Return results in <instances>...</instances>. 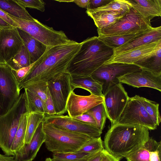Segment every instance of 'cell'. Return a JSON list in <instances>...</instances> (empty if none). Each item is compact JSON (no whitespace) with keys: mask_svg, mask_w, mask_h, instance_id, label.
I'll list each match as a JSON object with an SVG mask.
<instances>
[{"mask_svg":"<svg viewBox=\"0 0 161 161\" xmlns=\"http://www.w3.org/2000/svg\"><path fill=\"white\" fill-rule=\"evenodd\" d=\"M83 42L71 40L63 44L47 46L45 52L34 63L19 84L21 89L31 84L47 82L58 75L67 71L68 67L79 50Z\"/></svg>","mask_w":161,"mask_h":161,"instance_id":"6da1fadb","label":"cell"},{"mask_svg":"<svg viewBox=\"0 0 161 161\" xmlns=\"http://www.w3.org/2000/svg\"><path fill=\"white\" fill-rule=\"evenodd\" d=\"M149 138V130L143 126L116 123L111 125L105 135V149L121 159L138 150Z\"/></svg>","mask_w":161,"mask_h":161,"instance_id":"7a4b0ae2","label":"cell"},{"mask_svg":"<svg viewBox=\"0 0 161 161\" xmlns=\"http://www.w3.org/2000/svg\"><path fill=\"white\" fill-rule=\"evenodd\" d=\"M83 42L67 69L72 77L91 76L113 55V49L107 46L97 36L88 37Z\"/></svg>","mask_w":161,"mask_h":161,"instance_id":"3957f363","label":"cell"},{"mask_svg":"<svg viewBox=\"0 0 161 161\" xmlns=\"http://www.w3.org/2000/svg\"><path fill=\"white\" fill-rule=\"evenodd\" d=\"M46 147L53 153L73 152L93 138L43 120Z\"/></svg>","mask_w":161,"mask_h":161,"instance_id":"277c9868","label":"cell"},{"mask_svg":"<svg viewBox=\"0 0 161 161\" xmlns=\"http://www.w3.org/2000/svg\"><path fill=\"white\" fill-rule=\"evenodd\" d=\"M26 112L23 93L10 109L0 116V148L5 154L14 156L11 151L21 115Z\"/></svg>","mask_w":161,"mask_h":161,"instance_id":"5b68a950","label":"cell"},{"mask_svg":"<svg viewBox=\"0 0 161 161\" xmlns=\"http://www.w3.org/2000/svg\"><path fill=\"white\" fill-rule=\"evenodd\" d=\"M151 20L142 17L131 7L130 11L112 25L97 29L98 37L136 34L152 27Z\"/></svg>","mask_w":161,"mask_h":161,"instance_id":"8992f818","label":"cell"},{"mask_svg":"<svg viewBox=\"0 0 161 161\" xmlns=\"http://www.w3.org/2000/svg\"><path fill=\"white\" fill-rule=\"evenodd\" d=\"M8 15L16 23L18 28L47 46L60 45L71 41L63 31L55 30L36 19L33 20H28Z\"/></svg>","mask_w":161,"mask_h":161,"instance_id":"52a82bcc","label":"cell"},{"mask_svg":"<svg viewBox=\"0 0 161 161\" xmlns=\"http://www.w3.org/2000/svg\"><path fill=\"white\" fill-rule=\"evenodd\" d=\"M21 89L6 64L0 63V116L7 112L19 97Z\"/></svg>","mask_w":161,"mask_h":161,"instance_id":"ba28073f","label":"cell"},{"mask_svg":"<svg viewBox=\"0 0 161 161\" xmlns=\"http://www.w3.org/2000/svg\"><path fill=\"white\" fill-rule=\"evenodd\" d=\"M103 94L107 118L111 125L117 123L129 97L120 82L110 85Z\"/></svg>","mask_w":161,"mask_h":161,"instance_id":"9c48e42d","label":"cell"},{"mask_svg":"<svg viewBox=\"0 0 161 161\" xmlns=\"http://www.w3.org/2000/svg\"><path fill=\"white\" fill-rule=\"evenodd\" d=\"M118 123L139 125L148 130H154L157 127L145 109L141 97L137 95L129 97Z\"/></svg>","mask_w":161,"mask_h":161,"instance_id":"30bf717a","label":"cell"},{"mask_svg":"<svg viewBox=\"0 0 161 161\" xmlns=\"http://www.w3.org/2000/svg\"><path fill=\"white\" fill-rule=\"evenodd\" d=\"M134 64L114 63L103 64L95 71L91 77L102 86L103 94L109 86L119 82L118 78L127 73L140 70Z\"/></svg>","mask_w":161,"mask_h":161,"instance_id":"8fae6325","label":"cell"},{"mask_svg":"<svg viewBox=\"0 0 161 161\" xmlns=\"http://www.w3.org/2000/svg\"><path fill=\"white\" fill-rule=\"evenodd\" d=\"M71 75L67 71L61 73L47 82V86L52 97L56 114L62 115L67 111V101L72 90Z\"/></svg>","mask_w":161,"mask_h":161,"instance_id":"7c38bea8","label":"cell"},{"mask_svg":"<svg viewBox=\"0 0 161 161\" xmlns=\"http://www.w3.org/2000/svg\"><path fill=\"white\" fill-rule=\"evenodd\" d=\"M43 121L58 127L72 131L84 134L92 138L100 137L102 130L96 126L70 117L69 116L45 114Z\"/></svg>","mask_w":161,"mask_h":161,"instance_id":"4fadbf2b","label":"cell"},{"mask_svg":"<svg viewBox=\"0 0 161 161\" xmlns=\"http://www.w3.org/2000/svg\"><path fill=\"white\" fill-rule=\"evenodd\" d=\"M23 45L17 27L0 28V63L6 64L18 53Z\"/></svg>","mask_w":161,"mask_h":161,"instance_id":"5bb4252c","label":"cell"},{"mask_svg":"<svg viewBox=\"0 0 161 161\" xmlns=\"http://www.w3.org/2000/svg\"><path fill=\"white\" fill-rule=\"evenodd\" d=\"M103 97L91 94L88 96L76 94L73 91L68 98L66 109L68 116L73 118L86 113L96 106L103 103Z\"/></svg>","mask_w":161,"mask_h":161,"instance_id":"9a60e30c","label":"cell"},{"mask_svg":"<svg viewBox=\"0 0 161 161\" xmlns=\"http://www.w3.org/2000/svg\"><path fill=\"white\" fill-rule=\"evenodd\" d=\"M118 79L121 83L134 87H148L161 92V75L144 69L127 73Z\"/></svg>","mask_w":161,"mask_h":161,"instance_id":"2e32d148","label":"cell"},{"mask_svg":"<svg viewBox=\"0 0 161 161\" xmlns=\"http://www.w3.org/2000/svg\"><path fill=\"white\" fill-rule=\"evenodd\" d=\"M160 40L161 26L156 27H152L127 43L118 48L113 49V55L110 58L142 46Z\"/></svg>","mask_w":161,"mask_h":161,"instance_id":"e0dca14e","label":"cell"},{"mask_svg":"<svg viewBox=\"0 0 161 161\" xmlns=\"http://www.w3.org/2000/svg\"><path fill=\"white\" fill-rule=\"evenodd\" d=\"M45 136L43 130V121L41 122L29 144H25L14 156L16 161H32L36 157Z\"/></svg>","mask_w":161,"mask_h":161,"instance_id":"ac0fdd59","label":"cell"},{"mask_svg":"<svg viewBox=\"0 0 161 161\" xmlns=\"http://www.w3.org/2000/svg\"><path fill=\"white\" fill-rule=\"evenodd\" d=\"M153 42L110 58L104 64L114 63L133 64L134 63L152 53L160 41Z\"/></svg>","mask_w":161,"mask_h":161,"instance_id":"d6986e66","label":"cell"},{"mask_svg":"<svg viewBox=\"0 0 161 161\" xmlns=\"http://www.w3.org/2000/svg\"><path fill=\"white\" fill-rule=\"evenodd\" d=\"M132 7L142 17L151 20L161 16V0H128Z\"/></svg>","mask_w":161,"mask_h":161,"instance_id":"ffe728a7","label":"cell"},{"mask_svg":"<svg viewBox=\"0 0 161 161\" xmlns=\"http://www.w3.org/2000/svg\"><path fill=\"white\" fill-rule=\"evenodd\" d=\"M141 69L161 75V41L151 53L134 63Z\"/></svg>","mask_w":161,"mask_h":161,"instance_id":"44dd1931","label":"cell"},{"mask_svg":"<svg viewBox=\"0 0 161 161\" xmlns=\"http://www.w3.org/2000/svg\"><path fill=\"white\" fill-rule=\"evenodd\" d=\"M17 29L23 44L30 53L31 64H33L43 54L47 46L24 31Z\"/></svg>","mask_w":161,"mask_h":161,"instance_id":"7402d4cb","label":"cell"},{"mask_svg":"<svg viewBox=\"0 0 161 161\" xmlns=\"http://www.w3.org/2000/svg\"><path fill=\"white\" fill-rule=\"evenodd\" d=\"M70 83L72 90L80 88L89 92L96 96L103 97L102 85L94 80L91 76L72 77Z\"/></svg>","mask_w":161,"mask_h":161,"instance_id":"603a6c76","label":"cell"},{"mask_svg":"<svg viewBox=\"0 0 161 161\" xmlns=\"http://www.w3.org/2000/svg\"><path fill=\"white\" fill-rule=\"evenodd\" d=\"M86 13L92 19L98 30L112 25L124 16L117 12L92 13L86 10Z\"/></svg>","mask_w":161,"mask_h":161,"instance_id":"cb8c5ba5","label":"cell"},{"mask_svg":"<svg viewBox=\"0 0 161 161\" xmlns=\"http://www.w3.org/2000/svg\"><path fill=\"white\" fill-rule=\"evenodd\" d=\"M0 9L8 14L19 19L28 20L35 19L26 9L20 6L14 0H0Z\"/></svg>","mask_w":161,"mask_h":161,"instance_id":"d4e9b609","label":"cell"},{"mask_svg":"<svg viewBox=\"0 0 161 161\" xmlns=\"http://www.w3.org/2000/svg\"><path fill=\"white\" fill-rule=\"evenodd\" d=\"M24 89L23 96L27 112L39 113L45 114V103L34 93L26 88Z\"/></svg>","mask_w":161,"mask_h":161,"instance_id":"484cf974","label":"cell"},{"mask_svg":"<svg viewBox=\"0 0 161 161\" xmlns=\"http://www.w3.org/2000/svg\"><path fill=\"white\" fill-rule=\"evenodd\" d=\"M131 7L128 0H114L103 6L87 10L92 13L117 12L124 16L130 11Z\"/></svg>","mask_w":161,"mask_h":161,"instance_id":"4316f807","label":"cell"},{"mask_svg":"<svg viewBox=\"0 0 161 161\" xmlns=\"http://www.w3.org/2000/svg\"><path fill=\"white\" fill-rule=\"evenodd\" d=\"M28 113L25 112L20 116L18 127L11 148L14 156L25 144Z\"/></svg>","mask_w":161,"mask_h":161,"instance_id":"83f0119b","label":"cell"},{"mask_svg":"<svg viewBox=\"0 0 161 161\" xmlns=\"http://www.w3.org/2000/svg\"><path fill=\"white\" fill-rule=\"evenodd\" d=\"M6 64L14 70H18L31 64L30 53L24 44L18 53Z\"/></svg>","mask_w":161,"mask_h":161,"instance_id":"f1b7e54d","label":"cell"},{"mask_svg":"<svg viewBox=\"0 0 161 161\" xmlns=\"http://www.w3.org/2000/svg\"><path fill=\"white\" fill-rule=\"evenodd\" d=\"M45 116V114L39 113H28L25 144L29 143L39 124L43 120Z\"/></svg>","mask_w":161,"mask_h":161,"instance_id":"f546056e","label":"cell"},{"mask_svg":"<svg viewBox=\"0 0 161 161\" xmlns=\"http://www.w3.org/2000/svg\"><path fill=\"white\" fill-rule=\"evenodd\" d=\"M141 33L105 37H97L98 39L103 42L107 46L113 49H114L119 47L132 40Z\"/></svg>","mask_w":161,"mask_h":161,"instance_id":"4dcf8cb0","label":"cell"},{"mask_svg":"<svg viewBox=\"0 0 161 161\" xmlns=\"http://www.w3.org/2000/svg\"><path fill=\"white\" fill-rule=\"evenodd\" d=\"M96 153H53L52 159L54 161H86Z\"/></svg>","mask_w":161,"mask_h":161,"instance_id":"1f68e13d","label":"cell"},{"mask_svg":"<svg viewBox=\"0 0 161 161\" xmlns=\"http://www.w3.org/2000/svg\"><path fill=\"white\" fill-rule=\"evenodd\" d=\"M95 120L97 127L102 130L105 126L107 118L103 103L99 104L86 112Z\"/></svg>","mask_w":161,"mask_h":161,"instance_id":"d6a6232c","label":"cell"},{"mask_svg":"<svg viewBox=\"0 0 161 161\" xmlns=\"http://www.w3.org/2000/svg\"><path fill=\"white\" fill-rule=\"evenodd\" d=\"M143 105L148 114L157 126H159L161 118L159 110V104L145 98L141 97Z\"/></svg>","mask_w":161,"mask_h":161,"instance_id":"836d02e7","label":"cell"},{"mask_svg":"<svg viewBox=\"0 0 161 161\" xmlns=\"http://www.w3.org/2000/svg\"><path fill=\"white\" fill-rule=\"evenodd\" d=\"M104 149L101 136L92 139L73 152L94 153Z\"/></svg>","mask_w":161,"mask_h":161,"instance_id":"e575fe53","label":"cell"},{"mask_svg":"<svg viewBox=\"0 0 161 161\" xmlns=\"http://www.w3.org/2000/svg\"><path fill=\"white\" fill-rule=\"evenodd\" d=\"M23 88H26L34 93L45 103L48 91L47 82L34 83L25 86Z\"/></svg>","mask_w":161,"mask_h":161,"instance_id":"d590c367","label":"cell"},{"mask_svg":"<svg viewBox=\"0 0 161 161\" xmlns=\"http://www.w3.org/2000/svg\"><path fill=\"white\" fill-rule=\"evenodd\" d=\"M149 153L150 161H161V142L152 138L147 142Z\"/></svg>","mask_w":161,"mask_h":161,"instance_id":"8d00e7d4","label":"cell"},{"mask_svg":"<svg viewBox=\"0 0 161 161\" xmlns=\"http://www.w3.org/2000/svg\"><path fill=\"white\" fill-rule=\"evenodd\" d=\"M127 161H150L147 142L138 150L126 156Z\"/></svg>","mask_w":161,"mask_h":161,"instance_id":"74e56055","label":"cell"},{"mask_svg":"<svg viewBox=\"0 0 161 161\" xmlns=\"http://www.w3.org/2000/svg\"><path fill=\"white\" fill-rule=\"evenodd\" d=\"M20 6L25 9L26 8H35L44 12L45 10V3L42 0H14Z\"/></svg>","mask_w":161,"mask_h":161,"instance_id":"f35d334b","label":"cell"},{"mask_svg":"<svg viewBox=\"0 0 161 161\" xmlns=\"http://www.w3.org/2000/svg\"><path fill=\"white\" fill-rule=\"evenodd\" d=\"M34 63L18 70L11 69L13 74L19 85L28 73L33 66Z\"/></svg>","mask_w":161,"mask_h":161,"instance_id":"ab89813d","label":"cell"},{"mask_svg":"<svg viewBox=\"0 0 161 161\" xmlns=\"http://www.w3.org/2000/svg\"><path fill=\"white\" fill-rule=\"evenodd\" d=\"M45 115H52L56 114L54 103L49 91H48L45 102Z\"/></svg>","mask_w":161,"mask_h":161,"instance_id":"60d3db41","label":"cell"},{"mask_svg":"<svg viewBox=\"0 0 161 161\" xmlns=\"http://www.w3.org/2000/svg\"><path fill=\"white\" fill-rule=\"evenodd\" d=\"M72 118L90 124L97 127L96 122L93 118L91 115L86 113Z\"/></svg>","mask_w":161,"mask_h":161,"instance_id":"b9f144b4","label":"cell"},{"mask_svg":"<svg viewBox=\"0 0 161 161\" xmlns=\"http://www.w3.org/2000/svg\"><path fill=\"white\" fill-rule=\"evenodd\" d=\"M112 0H90L88 9H93L103 6L109 3Z\"/></svg>","mask_w":161,"mask_h":161,"instance_id":"7bdbcfd3","label":"cell"},{"mask_svg":"<svg viewBox=\"0 0 161 161\" xmlns=\"http://www.w3.org/2000/svg\"><path fill=\"white\" fill-rule=\"evenodd\" d=\"M102 151V156L101 161H119L120 159L109 153L104 148Z\"/></svg>","mask_w":161,"mask_h":161,"instance_id":"ee69618b","label":"cell"},{"mask_svg":"<svg viewBox=\"0 0 161 161\" xmlns=\"http://www.w3.org/2000/svg\"><path fill=\"white\" fill-rule=\"evenodd\" d=\"M0 17L11 25L14 27H18L15 23L10 17L5 12L0 9Z\"/></svg>","mask_w":161,"mask_h":161,"instance_id":"f6af8a7d","label":"cell"},{"mask_svg":"<svg viewBox=\"0 0 161 161\" xmlns=\"http://www.w3.org/2000/svg\"><path fill=\"white\" fill-rule=\"evenodd\" d=\"M90 0H74L73 2L80 7L87 9Z\"/></svg>","mask_w":161,"mask_h":161,"instance_id":"bcb514c9","label":"cell"},{"mask_svg":"<svg viewBox=\"0 0 161 161\" xmlns=\"http://www.w3.org/2000/svg\"><path fill=\"white\" fill-rule=\"evenodd\" d=\"M102 151L95 153L86 161H101L102 156Z\"/></svg>","mask_w":161,"mask_h":161,"instance_id":"7dc6e473","label":"cell"},{"mask_svg":"<svg viewBox=\"0 0 161 161\" xmlns=\"http://www.w3.org/2000/svg\"><path fill=\"white\" fill-rule=\"evenodd\" d=\"M0 161H16L14 156L0 154Z\"/></svg>","mask_w":161,"mask_h":161,"instance_id":"c3c4849f","label":"cell"},{"mask_svg":"<svg viewBox=\"0 0 161 161\" xmlns=\"http://www.w3.org/2000/svg\"><path fill=\"white\" fill-rule=\"evenodd\" d=\"M12 26L5 21L0 17V28L8 27Z\"/></svg>","mask_w":161,"mask_h":161,"instance_id":"681fc988","label":"cell"},{"mask_svg":"<svg viewBox=\"0 0 161 161\" xmlns=\"http://www.w3.org/2000/svg\"><path fill=\"white\" fill-rule=\"evenodd\" d=\"M60 2H73V0H56Z\"/></svg>","mask_w":161,"mask_h":161,"instance_id":"f907efd6","label":"cell"},{"mask_svg":"<svg viewBox=\"0 0 161 161\" xmlns=\"http://www.w3.org/2000/svg\"><path fill=\"white\" fill-rule=\"evenodd\" d=\"M45 161H54L52 158H46Z\"/></svg>","mask_w":161,"mask_h":161,"instance_id":"816d5d0a","label":"cell"}]
</instances>
